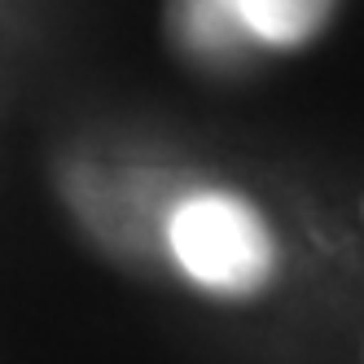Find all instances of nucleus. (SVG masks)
<instances>
[{"instance_id":"nucleus-1","label":"nucleus","mask_w":364,"mask_h":364,"mask_svg":"<svg viewBox=\"0 0 364 364\" xmlns=\"http://www.w3.org/2000/svg\"><path fill=\"white\" fill-rule=\"evenodd\" d=\"M167 246L198 285L220 294H250L272 277L268 224L232 193H193L176 202Z\"/></svg>"},{"instance_id":"nucleus-2","label":"nucleus","mask_w":364,"mask_h":364,"mask_svg":"<svg viewBox=\"0 0 364 364\" xmlns=\"http://www.w3.org/2000/svg\"><path fill=\"white\" fill-rule=\"evenodd\" d=\"M232 9H237V22L250 40L290 48L325 27L333 0H232Z\"/></svg>"},{"instance_id":"nucleus-3","label":"nucleus","mask_w":364,"mask_h":364,"mask_svg":"<svg viewBox=\"0 0 364 364\" xmlns=\"http://www.w3.org/2000/svg\"><path fill=\"white\" fill-rule=\"evenodd\" d=\"M176 31L202 58H232L250 44L232 0H176Z\"/></svg>"}]
</instances>
